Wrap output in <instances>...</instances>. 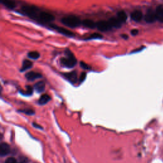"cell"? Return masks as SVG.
Returning a JSON list of instances; mask_svg holds the SVG:
<instances>
[{
  "mask_svg": "<svg viewBox=\"0 0 163 163\" xmlns=\"http://www.w3.org/2000/svg\"><path fill=\"white\" fill-rule=\"evenodd\" d=\"M80 66H81V67H82L84 69H89V66L84 62H80Z\"/></svg>",
  "mask_w": 163,
  "mask_h": 163,
  "instance_id": "cell-25",
  "label": "cell"
},
{
  "mask_svg": "<svg viewBox=\"0 0 163 163\" xmlns=\"http://www.w3.org/2000/svg\"><path fill=\"white\" fill-rule=\"evenodd\" d=\"M45 85L43 82H38L34 85V89L38 92H42L45 90Z\"/></svg>",
  "mask_w": 163,
  "mask_h": 163,
  "instance_id": "cell-18",
  "label": "cell"
},
{
  "mask_svg": "<svg viewBox=\"0 0 163 163\" xmlns=\"http://www.w3.org/2000/svg\"><path fill=\"white\" fill-rule=\"evenodd\" d=\"M41 77H42V75L39 73L34 72H29L26 75V78L30 81H33Z\"/></svg>",
  "mask_w": 163,
  "mask_h": 163,
  "instance_id": "cell-10",
  "label": "cell"
},
{
  "mask_svg": "<svg viewBox=\"0 0 163 163\" xmlns=\"http://www.w3.org/2000/svg\"><path fill=\"white\" fill-rule=\"evenodd\" d=\"M22 11L27 16L32 17V18H36L37 16H39L40 12L38 9L34 7V6H24L22 7Z\"/></svg>",
  "mask_w": 163,
  "mask_h": 163,
  "instance_id": "cell-3",
  "label": "cell"
},
{
  "mask_svg": "<svg viewBox=\"0 0 163 163\" xmlns=\"http://www.w3.org/2000/svg\"><path fill=\"white\" fill-rule=\"evenodd\" d=\"M65 76L66 77V78H68V80L74 83V82H77V73L75 72L66 73V74H65Z\"/></svg>",
  "mask_w": 163,
  "mask_h": 163,
  "instance_id": "cell-15",
  "label": "cell"
},
{
  "mask_svg": "<svg viewBox=\"0 0 163 163\" xmlns=\"http://www.w3.org/2000/svg\"><path fill=\"white\" fill-rule=\"evenodd\" d=\"M26 91L25 92V93L27 95H31L33 93V88L31 86H27L26 87Z\"/></svg>",
  "mask_w": 163,
  "mask_h": 163,
  "instance_id": "cell-23",
  "label": "cell"
},
{
  "mask_svg": "<svg viewBox=\"0 0 163 163\" xmlns=\"http://www.w3.org/2000/svg\"><path fill=\"white\" fill-rule=\"evenodd\" d=\"M157 20L163 23V5H159L155 10Z\"/></svg>",
  "mask_w": 163,
  "mask_h": 163,
  "instance_id": "cell-11",
  "label": "cell"
},
{
  "mask_svg": "<svg viewBox=\"0 0 163 163\" xmlns=\"http://www.w3.org/2000/svg\"><path fill=\"white\" fill-rule=\"evenodd\" d=\"M65 53L67 57L62 58L61 59V64L63 66L69 68L74 67L77 64L76 58L75 57V56L72 54V52L69 49L66 50Z\"/></svg>",
  "mask_w": 163,
  "mask_h": 163,
  "instance_id": "cell-1",
  "label": "cell"
},
{
  "mask_svg": "<svg viewBox=\"0 0 163 163\" xmlns=\"http://www.w3.org/2000/svg\"><path fill=\"white\" fill-rule=\"evenodd\" d=\"M0 2L9 9H14L16 6L15 3L12 0H0Z\"/></svg>",
  "mask_w": 163,
  "mask_h": 163,
  "instance_id": "cell-12",
  "label": "cell"
},
{
  "mask_svg": "<svg viewBox=\"0 0 163 163\" xmlns=\"http://www.w3.org/2000/svg\"><path fill=\"white\" fill-rule=\"evenodd\" d=\"M122 37L123 38H124V39H127L128 38V36L127 35V34H122Z\"/></svg>",
  "mask_w": 163,
  "mask_h": 163,
  "instance_id": "cell-28",
  "label": "cell"
},
{
  "mask_svg": "<svg viewBox=\"0 0 163 163\" xmlns=\"http://www.w3.org/2000/svg\"><path fill=\"white\" fill-rule=\"evenodd\" d=\"M61 22L64 25L69 27H77L82 23L81 20L78 17L75 15H69L63 17Z\"/></svg>",
  "mask_w": 163,
  "mask_h": 163,
  "instance_id": "cell-2",
  "label": "cell"
},
{
  "mask_svg": "<svg viewBox=\"0 0 163 163\" xmlns=\"http://www.w3.org/2000/svg\"><path fill=\"white\" fill-rule=\"evenodd\" d=\"M38 17L41 21L45 22H50L53 21L55 19L53 15L49 12H46V11H40Z\"/></svg>",
  "mask_w": 163,
  "mask_h": 163,
  "instance_id": "cell-4",
  "label": "cell"
},
{
  "mask_svg": "<svg viewBox=\"0 0 163 163\" xmlns=\"http://www.w3.org/2000/svg\"><path fill=\"white\" fill-rule=\"evenodd\" d=\"M145 20L148 23H153L157 20L155 11L149 9L145 15Z\"/></svg>",
  "mask_w": 163,
  "mask_h": 163,
  "instance_id": "cell-6",
  "label": "cell"
},
{
  "mask_svg": "<svg viewBox=\"0 0 163 163\" xmlns=\"http://www.w3.org/2000/svg\"><path fill=\"white\" fill-rule=\"evenodd\" d=\"M27 56L30 58V59H37L40 57V55L39 52H38L37 51H32L29 52Z\"/></svg>",
  "mask_w": 163,
  "mask_h": 163,
  "instance_id": "cell-20",
  "label": "cell"
},
{
  "mask_svg": "<svg viewBox=\"0 0 163 163\" xmlns=\"http://www.w3.org/2000/svg\"><path fill=\"white\" fill-rule=\"evenodd\" d=\"M22 112H24V113H27V115H33V114H34V112L33 111V110H22Z\"/></svg>",
  "mask_w": 163,
  "mask_h": 163,
  "instance_id": "cell-24",
  "label": "cell"
},
{
  "mask_svg": "<svg viewBox=\"0 0 163 163\" xmlns=\"http://www.w3.org/2000/svg\"><path fill=\"white\" fill-rule=\"evenodd\" d=\"M85 77H86L85 73H82L81 76H80V82H82V81L84 80V79L85 78Z\"/></svg>",
  "mask_w": 163,
  "mask_h": 163,
  "instance_id": "cell-27",
  "label": "cell"
},
{
  "mask_svg": "<svg viewBox=\"0 0 163 163\" xmlns=\"http://www.w3.org/2000/svg\"><path fill=\"white\" fill-rule=\"evenodd\" d=\"M96 27L98 29V30L101 31H107L112 28V26H110L109 22L105 21H101L97 22L96 24Z\"/></svg>",
  "mask_w": 163,
  "mask_h": 163,
  "instance_id": "cell-5",
  "label": "cell"
},
{
  "mask_svg": "<svg viewBox=\"0 0 163 163\" xmlns=\"http://www.w3.org/2000/svg\"><path fill=\"white\" fill-rule=\"evenodd\" d=\"M82 23L83 26H84L85 27H86L87 28L94 29V27H96V23L91 19H85L82 21Z\"/></svg>",
  "mask_w": 163,
  "mask_h": 163,
  "instance_id": "cell-13",
  "label": "cell"
},
{
  "mask_svg": "<svg viewBox=\"0 0 163 163\" xmlns=\"http://www.w3.org/2000/svg\"><path fill=\"white\" fill-rule=\"evenodd\" d=\"M50 100V97L48 94H43L40 97L38 101V103L41 104V105H43V104L47 103Z\"/></svg>",
  "mask_w": 163,
  "mask_h": 163,
  "instance_id": "cell-19",
  "label": "cell"
},
{
  "mask_svg": "<svg viewBox=\"0 0 163 163\" xmlns=\"http://www.w3.org/2000/svg\"><path fill=\"white\" fill-rule=\"evenodd\" d=\"M52 27H53L54 30H56L57 32H59V33L64 34V35H66L68 37H73L74 36V34L72 32L66 30V29L64 28V27L54 26V25L52 26Z\"/></svg>",
  "mask_w": 163,
  "mask_h": 163,
  "instance_id": "cell-7",
  "label": "cell"
},
{
  "mask_svg": "<svg viewBox=\"0 0 163 163\" xmlns=\"http://www.w3.org/2000/svg\"><path fill=\"white\" fill-rule=\"evenodd\" d=\"M131 33L132 35L136 36V35H137V34H138V30H136V29H135V30H133L131 31Z\"/></svg>",
  "mask_w": 163,
  "mask_h": 163,
  "instance_id": "cell-26",
  "label": "cell"
},
{
  "mask_svg": "<svg viewBox=\"0 0 163 163\" xmlns=\"http://www.w3.org/2000/svg\"><path fill=\"white\" fill-rule=\"evenodd\" d=\"M131 18L135 22H140L143 18V14L141 11L135 10L131 13Z\"/></svg>",
  "mask_w": 163,
  "mask_h": 163,
  "instance_id": "cell-8",
  "label": "cell"
},
{
  "mask_svg": "<svg viewBox=\"0 0 163 163\" xmlns=\"http://www.w3.org/2000/svg\"><path fill=\"white\" fill-rule=\"evenodd\" d=\"M32 66H33V62L27 59L24 60V61H23L22 62V67L21 68V72H24L27 70V69L31 68Z\"/></svg>",
  "mask_w": 163,
  "mask_h": 163,
  "instance_id": "cell-14",
  "label": "cell"
},
{
  "mask_svg": "<svg viewBox=\"0 0 163 163\" xmlns=\"http://www.w3.org/2000/svg\"><path fill=\"white\" fill-rule=\"evenodd\" d=\"M5 163H17V161L14 158L11 157V158H8V159H7Z\"/></svg>",
  "mask_w": 163,
  "mask_h": 163,
  "instance_id": "cell-22",
  "label": "cell"
},
{
  "mask_svg": "<svg viewBox=\"0 0 163 163\" xmlns=\"http://www.w3.org/2000/svg\"><path fill=\"white\" fill-rule=\"evenodd\" d=\"M127 14L124 11H120L117 13V18L121 23L126 22L127 20Z\"/></svg>",
  "mask_w": 163,
  "mask_h": 163,
  "instance_id": "cell-17",
  "label": "cell"
},
{
  "mask_svg": "<svg viewBox=\"0 0 163 163\" xmlns=\"http://www.w3.org/2000/svg\"><path fill=\"white\" fill-rule=\"evenodd\" d=\"M108 22L110 23V26H112V27H120V25L122 24L117 18H115V17L110 18L108 20Z\"/></svg>",
  "mask_w": 163,
  "mask_h": 163,
  "instance_id": "cell-16",
  "label": "cell"
},
{
  "mask_svg": "<svg viewBox=\"0 0 163 163\" xmlns=\"http://www.w3.org/2000/svg\"><path fill=\"white\" fill-rule=\"evenodd\" d=\"M10 152V148L7 143H2L0 145V154L2 156H5L8 154Z\"/></svg>",
  "mask_w": 163,
  "mask_h": 163,
  "instance_id": "cell-9",
  "label": "cell"
},
{
  "mask_svg": "<svg viewBox=\"0 0 163 163\" xmlns=\"http://www.w3.org/2000/svg\"><path fill=\"white\" fill-rule=\"evenodd\" d=\"M103 36L101 34H99V33H93L91 35H90V37L87 38V40H91V39H100L102 38Z\"/></svg>",
  "mask_w": 163,
  "mask_h": 163,
  "instance_id": "cell-21",
  "label": "cell"
}]
</instances>
